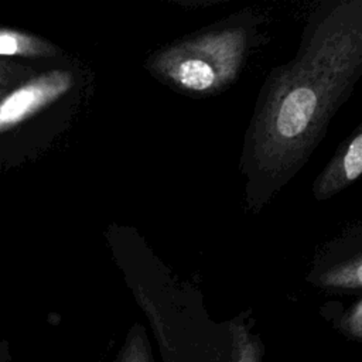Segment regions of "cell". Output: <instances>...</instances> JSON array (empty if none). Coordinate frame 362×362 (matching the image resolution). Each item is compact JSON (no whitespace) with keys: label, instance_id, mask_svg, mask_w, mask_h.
<instances>
[{"label":"cell","instance_id":"cell-1","mask_svg":"<svg viewBox=\"0 0 362 362\" xmlns=\"http://www.w3.org/2000/svg\"><path fill=\"white\" fill-rule=\"evenodd\" d=\"M362 78V0H324L296 55L259 90L243 137V204L257 215L305 165Z\"/></svg>","mask_w":362,"mask_h":362},{"label":"cell","instance_id":"cell-2","mask_svg":"<svg viewBox=\"0 0 362 362\" xmlns=\"http://www.w3.org/2000/svg\"><path fill=\"white\" fill-rule=\"evenodd\" d=\"M262 17L238 11L154 52L146 66L173 90L192 98L218 95L242 74Z\"/></svg>","mask_w":362,"mask_h":362},{"label":"cell","instance_id":"cell-3","mask_svg":"<svg viewBox=\"0 0 362 362\" xmlns=\"http://www.w3.org/2000/svg\"><path fill=\"white\" fill-rule=\"evenodd\" d=\"M305 280L327 293L362 290V223L345 228L314 256Z\"/></svg>","mask_w":362,"mask_h":362},{"label":"cell","instance_id":"cell-4","mask_svg":"<svg viewBox=\"0 0 362 362\" xmlns=\"http://www.w3.org/2000/svg\"><path fill=\"white\" fill-rule=\"evenodd\" d=\"M74 85L66 69L41 74L0 99V133L17 126L47 105L52 103Z\"/></svg>","mask_w":362,"mask_h":362},{"label":"cell","instance_id":"cell-5","mask_svg":"<svg viewBox=\"0 0 362 362\" xmlns=\"http://www.w3.org/2000/svg\"><path fill=\"white\" fill-rule=\"evenodd\" d=\"M362 175V122L341 143L329 163L317 175L313 184V195L317 201H325Z\"/></svg>","mask_w":362,"mask_h":362},{"label":"cell","instance_id":"cell-6","mask_svg":"<svg viewBox=\"0 0 362 362\" xmlns=\"http://www.w3.org/2000/svg\"><path fill=\"white\" fill-rule=\"evenodd\" d=\"M57 54V48L35 35L0 28V55L42 58Z\"/></svg>","mask_w":362,"mask_h":362},{"label":"cell","instance_id":"cell-7","mask_svg":"<svg viewBox=\"0 0 362 362\" xmlns=\"http://www.w3.org/2000/svg\"><path fill=\"white\" fill-rule=\"evenodd\" d=\"M230 335L229 362H262L263 346L260 339L253 335L242 317L228 322Z\"/></svg>","mask_w":362,"mask_h":362},{"label":"cell","instance_id":"cell-8","mask_svg":"<svg viewBox=\"0 0 362 362\" xmlns=\"http://www.w3.org/2000/svg\"><path fill=\"white\" fill-rule=\"evenodd\" d=\"M113 362H154L150 341L143 325L134 324L129 329Z\"/></svg>","mask_w":362,"mask_h":362},{"label":"cell","instance_id":"cell-9","mask_svg":"<svg viewBox=\"0 0 362 362\" xmlns=\"http://www.w3.org/2000/svg\"><path fill=\"white\" fill-rule=\"evenodd\" d=\"M335 325L345 337L362 342V298L346 308L337 318Z\"/></svg>","mask_w":362,"mask_h":362},{"label":"cell","instance_id":"cell-10","mask_svg":"<svg viewBox=\"0 0 362 362\" xmlns=\"http://www.w3.org/2000/svg\"><path fill=\"white\" fill-rule=\"evenodd\" d=\"M28 69H21V66L8 65L4 62H0V99L4 98L8 92V86L21 75H24Z\"/></svg>","mask_w":362,"mask_h":362},{"label":"cell","instance_id":"cell-11","mask_svg":"<svg viewBox=\"0 0 362 362\" xmlns=\"http://www.w3.org/2000/svg\"><path fill=\"white\" fill-rule=\"evenodd\" d=\"M13 354L10 349V344L7 341L0 342V362H11Z\"/></svg>","mask_w":362,"mask_h":362}]
</instances>
